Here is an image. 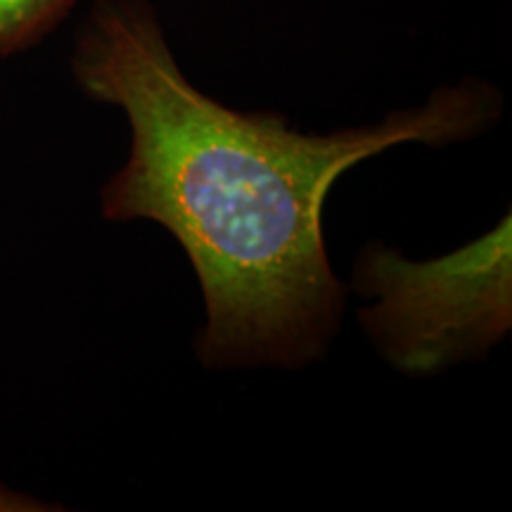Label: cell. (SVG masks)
I'll return each instance as SVG.
<instances>
[{
    "mask_svg": "<svg viewBox=\"0 0 512 512\" xmlns=\"http://www.w3.org/2000/svg\"><path fill=\"white\" fill-rule=\"evenodd\" d=\"M72 72L131 126L126 164L102 188V216L155 221L183 247L207 311L195 351L211 370H297L328 354L344 313L323 235L337 178L394 145L465 143L503 114L498 88L463 79L380 124L302 133L280 114L202 93L147 0H95Z\"/></svg>",
    "mask_w": 512,
    "mask_h": 512,
    "instance_id": "cell-1",
    "label": "cell"
},
{
    "mask_svg": "<svg viewBox=\"0 0 512 512\" xmlns=\"http://www.w3.org/2000/svg\"><path fill=\"white\" fill-rule=\"evenodd\" d=\"M510 214L456 252L408 261L373 242L356 261L354 290L375 297L361 311L384 361L406 375H434L482 356L512 330Z\"/></svg>",
    "mask_w": 512,
    "mask_h": 512,
    "instance_id": "cell-2",
    "label": "cell"
},
{
    "mask_svg": "<svg viewBox=\"0 0 512 512\" xmlns=\"http://www.w3.org/2000/svg\"><path fill=\"white\" fill-rule=\"evenodd\" d=\"M76 0H0V57L38 46L60 27Z\"/></svg>",
    "mask_w": 512,
    "mask_h": 512,
    "instance_id": "cell-3",
    "label": "cell"
},
{
    "mask_svg": "<svg viewBox=\"0 0 512 512\" xmlns=\"http://www.w3.org/2000/svg\"><path fill=\"white\" fill-rule=\"evenodd\" d=\"M41 510H60L57 505H48L38 498L24 496L10 486L0 484V512H41Z\"/></svg>",
    "mask_w": 512,
    "mask_h": 512,
    "instance_id": "cell-4",
    "label": "cell"
}]
</instances>
